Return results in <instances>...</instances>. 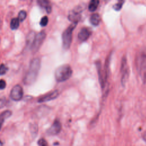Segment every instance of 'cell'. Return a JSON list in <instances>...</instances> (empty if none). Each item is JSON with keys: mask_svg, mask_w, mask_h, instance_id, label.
Wrapping results in <instances>:
<instances>
[{"mask_svg": "<svg viewBox=\"0 0 146 146\" xmlns=\"http://www.w3.org/2000/svg\"><path fill=\"white\" fill-rule=\"evenodd\" d=\"M40 67V60L39 58H35L31 60L29 70L23 79V82L25 84L30 85L35 81L38 76Z\"/></svg>", "mask_w": 146, "mask_h": 146, "instance_id": "6da1fadb", "label": "cell"}, {"mask_svg": "<svg viewBox=\"0 0 146 146\" xmlns=\"http://www.w3.org/2000/svg\"><path fill=\"white\" fill-rule=\"evenodd\" d=\"M72 74V70L69 64H64L58 67L55 71V78L57 82H62L68 80Z\"/></svg>", "mask_w": 146, "mask_h": 146, "instance_id": "7a4b0ae2", "label": "cell"}, {"mask_svg": "<svg viewBox=\"0 0 146 146\" xmlns=\"http://www.w3.org/2000/svg\"><path fill=\"white\" fill-rule=\"evenodd\" d=\"M78 23H72L63 33L62 38V45L63 47L67 50L70 47L72 39L73 31L76 26Z\"/></svg>", "mask_w": 146, "mask_h": 146, "instance_id": "3957f363", "label": "cell"}, {"mask_svg": "<svg viewBox=\"0 0 146 146\" xmlns=\"http://www.w3.org/2000/svg\"><path fill=\"white\" fill-rule=\"evenodd\" d=\"M121 83L123 86H124L128 79L129 75V70L127 63V60L125 56H124L122 58L121 62Z\"/></svg>", "mask_w": 146, "mask_h": 146, "instance_id": "277c9868", "label": "cell"}, {"mask_svg": "<svg viewBox=\"0 0 146 146\" xmlns=\"http://www.w3.org/2000/svg\"><path fill=\"white\" fill-rule=\"evenodd\" d=\"M46 38V33L44 31L40 32L38 33L36 36L34 37L33 43H31V48L33 52H36L40 46L43 43L44 39Z\"/></svg>", "mask_w": 146, "mask_h": 146, "instance_id": "5b68a950", "label": "cell"}, {"mask_svg": "<svg viewBox=\"0 0 146 146\" xmlns=\"http://www.w3.org/2000/svg\"><path fill=\"white\" fill-rule=\"evenodd\" d=\"M83 7L82 5L76 6L74 9L71 10L68 16V19L72 23H78L80 19V13L83 10Z\"/></svg>", "mask_w": 146, "mask_h": 146, "instance_id": "8992f818", "label": "cell"}, {"mask_svg": "<svg viewBox=\"0 0 146 146\" xmlns=\"http://www.w3.org/2000/svg\"><path fill=\"white\" fill-rule=\"evenodd\" d=\"M23 89L20 85H15L13 87L10 92V98L14 101H19L23 97Z\"/></svg>", "mask_w": 146, "mask_h": 146, "instance_id": "52a82bcc", "label": "cell"}, {"mask_svg": "<svg viewBox=\"0 0 146 146\" xmlns=\"http://www.w3.org/2000/svg\"><path fill=\"white\" fill-rule=\"evenodd\" d=\"M62 129V125L58 120H55L51 126L47 130V133L51 135H55L59 133Z\"/></svg>", "mask_w": 146, "mask_h": 146, "instance_id": "ba28073f", "label": "cell"}, {"mask_svg": "<svg viewBox=\"0 0 146 146\" xmlns=\"http://www.w3.org/2000/svg\"><path fill=\"white\" fill-rule=\"evenodd\" d=\"M91 33L92 31L90 29H88V27H83L80 30L79 32L78 33V38L79 40L82 42L86 41L90 36Z\"/></svg>", "mask_w": 146, "mask_h": 146, "instance_id": "9c48e42d", "label": "cell"}, {"mask_svg": "<svg viewBox=\"0 0 146 146\" xmlns=\"http://www.w3.org/2000/svg\"><path fill=\"white\" fill-rule=\"evenodd\" d=\"M139 59V68L140 70V72L143 74V79L145 82V80H146V72L145 71L146 69V55L144 54H141Z\"/></svg>", "mask_w": 146, "mask_h": 146, "instance_id": "30bf717a", "label": "cell"}, {"mask_svg": "<svg viewBox=\"0 0 146 146\" xmlns=\"http://www.w3.org/2000/svg\"><path fill=\"white\" fill-rule=\"evenodd\" d=\"M59 91L58 90H54L51 92L48 93L47 94L44 95L42 97H40L38 99L39 103H43L45 102H48L53 99H56L59 95Z\"/></svg>", "mask_w": 146, "mask_h": 146, "instance_id": "8fae6325", "label": "cell"}, {"mask_svg": "<svg viewBox=\"0 0 146 146\" xmlns=\"http://www.w3.org/2000/svg\"><path fill=\"white\" fill-rule=\"evenodd\" d=\"M37 2L39 6L46 10L47 13H50L51 12V5L49 1L46 0H39L37 1Z\"/></svg>", "mask_w": 146, "mask_h": 146, "instance_id": "7c38bea8", "label": "cell"}, {"mask_svg": "<svg viewBox=\"0 0 146 146\" xmlns=\"http://www.w3.org/2000/svg\"><path fill=\"white\" fill-rule=\"evenodd\" d=\"M90 21L92 25L94 26H98L100 21V17L98 13L92 14L90 18Z\"/></svg>", "mask_w": 146, "mask_h": 146, "instance_id": "4fadbf2b", "label": "cell"}, {"mask_svg": "<svg viewBox=\"0 0 146 146\" xmlns=\"http://www.w3.org/2000/svg\"><path fill=\"white\" fill-rule=\"evenodd\" d=\"M11 114H12L11 111H10L9 110L5 111L0 114V129L2 127V125L3 124L4 120L6 119L9 117L11 115Z\"/></svg>", "mask_w": 146, "mask_h": 146, "instance_id": "5bb4252c", "label": "cell"}, {"mask_svg": "<svg viewBox=\"0 0 146 146\" xmlns=\"http://www.w3.org/2000/svg\"><path fill=\"white\" fill-rule=\"evenodd\" d=\"M99 3V1L98 0H92L90 2L88 5V10L89 11L93 12L96 10Z\"/></svg>", "mask_w": 146, "mask_h": 146, "instance_id": "9a60e30c", "label": "cell"}, {"mask_svg": "<svg viewBox=\"0 0 146 146\" xmlns=\"http://www.w3.org/2000/svg\"><path fill=\"white\" fill-rule=\"evenodd\" d=\"M19 26V21L18 18H14L11 19L10 22V28L12 30H15L18 28Z\"/></svg>", "mask_w": 146, "mask_h": 146, "instance_id": "2e32d148", "label": "cell"}, {"mask_svg": "<svg viewBox=\"0 0 146 146\" xmlns=\"http://www.w3.org/2000/svg\"><path fill=\"white\" fill-rule=\"evenodd\" d=\"M26 15H27L26 12L25 10H21L18 13V18L19 21L22 22L25 19Z\"/></svg>", "mask_w": 146, "mask_h": 146, "instance_id": "e0dca14e", "label": "cell"}, {"mask_svg": "<svg viewBox=\"0 0 146 146\" xmlns=\"http://www.w3.org/2000/svg\"><path fill=\"white\" fill-rule=\"evenodd\" d=\"M8 70V67L4 64L0 66V75H3L6 73Z\"/></svg>", "mask_w": 146, "mask_h": 146, "instance_id": "ac0fdd59", "label": "cell"}, {"mask_svg": "<svg viewBox=\"0 0 146 146\" xmlns=\"http://www.w3.org/2000/svg\"><path fill=\"white\" fill-rule=\"evenodd\" d=\"M124 2V1H119L117 3H115L113 6V8L114 9V10H116V11H119L121 9V8L122 7L123 4Z\"/></svg>", "mask_w": 146, "mask_h": 146, "instance_id": "d6986e66", "label": "cell"}, {"mask_svg": "<svg viewBox=\"0 0 146 146\" xmlns=\"http://www.w3.org/2000/svg\"><path fill=\"white\" fill-rule=\"evenodd\" d=\"M48 22V19L47 16H44L41 18V20L40 21V26L44 27L46 26Z\"/></svg>", "mask_w": 146, "mask_h": 146, "instance_id": "ffe728a7", "label": "cell"}, {"mask_svg": "<svg viewBox=\"0 0 146 146\" xmlns=\"http://www.w3.org/2000/svg\"><path fill=\"white\" fill-rule=\"evenodd\" d=\"M38 144L39 146H48L47 141L44 139H40L38 140Z\"/></svg>", "mask_w": 146, "mask_h": 146, "instance_id": "44dd1931", "label": "cell"}, {"mask_svg": "<svg viewBox=\"0 0 146 146\" xmlns=\"http://www.w3.org/2000/svg\"><path fill=\"white\" fill-rule=\"evenodd\" d=\"M6 102L7 101L5 98H0V108H2L5 106L6 104Z\"/></svg>", "mask_w": 146, "mask_h": 146, "instance_id": "7402d4cb", "label": "cell"}, {"mask_svg": "<svg viewBox=\"0 0 146 146\" xmlns=\"http://www.w3.org/2000/svg\"><path fill=\"white\" fill-rule=\"evenodd\" d=\"M6 82L3 79H1L0 80V89L1 90L4 89L6 87Z\"/></svg>", "mask_w": 146, "mask_h": 146, "instance_id": "603a6c76", "label": "cell"}, {"mask_svg": "<svg viewBox=\"0 0 146 146\" xmlns=\"http://www.w3.org/2000/svg\"><path fill=\"white\" fill-rule=\"evenodd\" d=\"M0 146H3V143L0 140Z\"/></svg>", "mask_w": 146, "mask_h": 146, "instance_id": "cb8c5ba5", "label": "cell"}]
</instances>
